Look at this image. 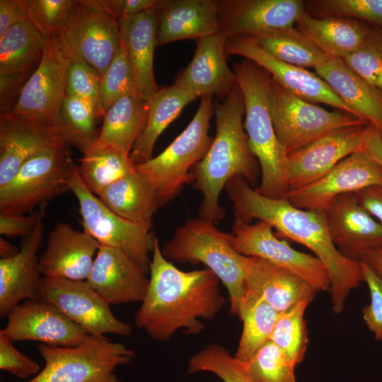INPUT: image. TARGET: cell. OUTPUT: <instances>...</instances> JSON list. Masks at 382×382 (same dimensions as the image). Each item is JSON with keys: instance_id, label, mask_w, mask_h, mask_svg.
Returning <instances> with one entry per match:
<instances>
[{"instance_id": "obj_1", "label": "cell", "mask_w": 382, "mask_h": 382, "mask_svg": "<svg viewBox=\"0 0 382 382\" xmlns=\"http://www.w3.org/2000/svg\"><path fill=\"white\" fill-rule=\"evenodd\" d=\"M225 190L232 202L235 219L244 223L262 221L282 237L300 243L327 268L330 279L332 311L340 314L351 291L362 282L359 262L344 256L334 245L325 211L304 209L287 198L263 196L242 177L232 178Z\"/></svg>"}, {"instance_id": "obj_2", "label": "cell", "mask_w": 382, "mask_h": 382, "mask_svg": "<svg viewBox=\"0 0 382 382\" xmlns=\"http://www.w3.org/2000/svg\"><path fill=\"white\" fill-rule=\"evenodd\" d=\"M145 296L134 316L136 325L154 340H168L178 330L196 335L223 309L219 278L207 268L185 272L163 255L155 238Z\"/></svg>"}, {"instance_id": "obj_3", "label": "cell", "mask_w": 382, "mask_h": 382, "mask_svg": "<svg viewBox=\"0 0 382 382\" xmlns=\"http://www.w3.org/2000/svg\"><path fill=\"white\" fill-rule=\"evenodd\" d=\"M216 134L203 158L192 169L193 187L203 196L199 217L212 222L222 219L220 194L233 177H242L251 186L257 183L260 169L250 152L243 118L245 104L238 85L221 102L214 103Z\"/></svg>"}, {"instance_id": "obj_4", "label": "cell", "mask_w": 382, "mask_h": 382, "mask_svg": "<svg viewBox=\"0 0 382 382\" xmlns=\"http://www.w3.org/2000/svg\"><path fill=\"white\" fill-rule=\"evenodd\" d=\"M233 71L244 100L243 126L248 148L260 169V182L255 190L267 197L287 198V154L276 136L269 106L271 75L245 59L233 65Z\"/></svg>"}, {"instance_id": "obj_5", "label": "cell", "mask_w": 382, "mask_h": 382, "mask_svg": "<svg viewBox=\"0 0 382 382\" xmlns=\"http://www.w3.org/2000/svg\"><path fill=\"white\" fill-rule=\"evenodd\" d=\"M163 256L180 263H202L226 287L230 313L238 316L245 294V255L232 246L230 233L200 217L179 226L161 248Z\"/></svg>"}, {"instance_id": "obj_6", "label": "cell", "mask_w": 382, "mask_h": 382, "mask_svg": "<svg viewBox=\"0 0 382 382\" xmlns=\"http://www.w3.org/2000/svg\"><path fill=\"white\" fill-rule=\"evenodd\" d=\"M214 113L213 96L202 97L199 108L185 129L160 154L136 164L156 189L159 207L175 196L184 185L192 182V168L207 154L213 138L209 135V122Z\"/></svg>"}, {"instance_id": "obj_7", "label": "cell", "mask_w": 382, "mask_h": 382, "mask_svg": "<svg viewBox=\"0 0 382 382\" xmlns=\"http://www.w3.org/2000/svg\"><path fill=\"white\" fill-rule=\"evenodd\" d=\"M45 365L27 382H121L116 368L129 364L135 352L105 335H89L80 345L62 347L37 346Z\"/></svg>"}, {"instance_id": "obj_8", "label": "cell", "mask_w": 382, "mask_h": 382, "mask_svg": "<svg viewBox=\"0 0 382 382\" xmlns=\"http://www.w3.org/2000/svg\"><path fill=\"white\" fill-rule=\"evenodd\" d=\"M75 166L68 144L59 139L37 152L0 188V213L25 214L69 189Z\"/></svg>"}, {"instance_id": "obj_9", "label": "cell", "mask_w": 382, "mask_h": 382, "mask_svg": "<svg viewBox=\"0 0 382 382\" xmlns=\"http://www.w3.org/2000/svg\"><path fill=\"white\" fill-rule=\"evenodd\" d=\"M268 98L276 136L287 154L338 129L369 124L347 112L328 111L306 101L272 76Z\"/></svg>"}, {"instance_id": "obj_10", "label": "cell", "mask_w": 382, "mask_h": 382, "mask_svg": "<svg viewBox=\"0 0 382 382\" xmlns=\"http://www.w3.org/2000/svg\"><path fill=\"white\" fill-rule=\"evenodd\" d=\"M68 184L78 200L83 231L100 245L122 250L146 273L149 272V253L155 239L153 233L110 209L85 185L76 165Z\"/></svg>"}, {"instance_id": "obj_11", "label": "cell", "mask_w": 382, "mask_h": 382, "mask_svg": "<svg viewBox=\"0 0 382 382\" xmlns=\"http://www.w3.org/2000/svg\"><path fill=\"white\" fill-rule=\"evenodd\" d=\"M68 65L65 42L59 37L47 40L37 67L25 82L9 114L37 125L57 129L66 95Z\"/></svg>"}, {"instance_id": "obj_12", "label": "cell", "mask_w": 382, "mask_h": 382, "mask_svg": "<svg viewBox=\"0 0 382 382\" xmlns=\"http://www.w3.org/2000/svg\"><path fill=\"white\" fill-rule=\"evenodd\" d=\"M268 224L234 219L230 241L239 253L265 259L301 277L318 291H330V279L324 264L315 255L294 249L277 238Z\"/></svg>"}, {"instance_id": "obj_13", "label": "cell", "mask_w": 382, "mask_h": 382, "mask_svg": "<svg viewBox=\"0 0 382 382\" xmlns=\"http://www.w3.org/2000/svg\"><path fill=\"white\" fill-rule=\"evenodd\" d=\"M59 37L100 76L122 43L119 20L101 0H76Z\"/></svg>"}, {"instance_id": "obj_14", "label": "cell", "mask_w": 382, "mask_h": 382, "mask_svg": "<svg viewBox=\"0 0 382 382\" xmlns=\"http://www.w3.org/2000/svg\"><path fill=\"white\" fill-rule=\"evenodd\" d=\"M42 299L52 303L88 335L127 336L132 326L117 319L110 304L86 280L43 277Z\"/></svg>"}, {"instance_id": "obj_15", "label": "cell", "mask_w": 382, "mask_h": 382, "mask_svg": "<svg viewBox=\"0 0 382 382\" xmlns=\"http://www.w3.org/2000/svg\"><path fill=\"white\" fill-rule=\"evenodd\" d=\"M369 125L338 129L287 154L289 191L319 180L340 161L363 149Z\"/></svg>"}, {"instance_id": "obj_16", "label": "cell", "mask_w": 382, "mask_h": 382, "mask_svg": "<svg viewBox=\"0 0 382 382\" xmlns=\"http://www.w3.org/2000/svg\"><path fill=\"white\" fill-rule=\"evenodd\" d=\"M304 11L300 0H217L219 31L228 37L291 29Z\"/></svg>"}, {"instance_id": "obj_17", "label": "cell", "mask_w": 382, "mask_h": 382, "mask_svg": "<svg viewBox=\"0 0 382 382\" xmlns=\"http://www.w3.org/2000/svg\"><path fill=\"white\" fill-rule=\"evenodd\" d=\"M380 183L382 165L361 150L340 161L319 180L289 191L287 199L301 209L325 211L337 197Z\"/></svg>"}, {"instance_id": "obj_18", "label": "cell", "mask_w": 382, "mask_h": 382, "mask_svg": "<svg viewBox=\"0 0 382 382\" xmlns=\"http://www.w3.org/2000/svg\"><path fill=\"white\" fill-rule=\"evenodd\" d=\"M7 317V324L0 333L13 342L31 340L72 347L89 335L57 306L44 299L25 300L15 306Z\"/></svg>"}, {"instance_id": "obj_19", "label": "cell", "mask_w": 382, "mask_h": 382, "mask_svg": "<svg viewBox=\"0 0 382 382\" xmlns=\"http://www.w3.org/2000/svg\"><path fill=\"white\" fill-rule=\"evenodd\" d=\"M226 53L227 57L238 55L255 63L267 71L282 86L306 101L324 103L357 116L317 74L274 57L250 37H228Z\"/></svg>"}, {"instance_id": "obj_20", "label": "cell", "mask_w": 382, "mask_h": 382, "mask_svg": "<svg viewBox=\"0 0 382 382\" xmlns=\"http://www.w3.org/2000/svg\"><path fill=\"white\" fill-rule=\"evenodd\" d=\"M325 213L332 241L346 257L359 262L382 248V224L361 206L355 193L337 197Z\"/></svg>"}, {"instance_id": "obj_21", "label": "cell", "mask_w": 382, "mask_h": 382, "mask_svg": "<svg viewBox=\"0 0 382 382\" xmlns=\"http://www.w3.org/2000/svg\"><path fill=\"white\" fill-rule=\"evenodd\" d=\"M228 36L219 31L197 40L190 63L175 79L174 84L197 98L224 97L236 86V75L226 62Z\"/></svg>"}, {"instance_id": "obj_22", "label": "cell", "mask_w": 382, "mask_h": 382, "mask_svg": "<svg viewBox=\"0 0 382 382\" xmlns=\"http://www.w3.org/2000/svg\"><path fill=\"white\" fill-rule=\"evenodd\" d=\"M99 246L83 230L59 222L50 231L46 248L39 258L40 272L44 277L86 280Z\"/></svg>"}, {"instance_id": "obj_23", "label": "cell", "mask_w": 382, "mask_h": 382, "mask_svg": "<svg viewBox=\"0 0 382 382\" xmlns=\"http://www.w3.org/2000/svg\"><path fill=\"white\" fill-rule=\"evenodd\" d=\"M122 250L100 245L86 279L110 305L141 302L149 279Z\"/></svg>"}, {"instance_id": "obj_24", "label": "cell", "mask_w": 382, "mask_h": 382, "mask_svg": "<svg viewBox=\"0 0 382 382\" xmlns=\"http://www.w3.org/2000/svg\"><path fill=\"white\" fill-rule=\"evenodd\" d=\"M44 223L23 238L15 256L0 259V316L6 317L22 300H41L42 278L37 253L42 245Z\"/></svg>"}, {"instance_id": "obj_25", "label": "cell", "mask_w": 382, "mask_h": 382, "mask_svg": "<svg viewBox=\"0 0 382 382\" xmlns=\"http://www.w3.org/2000/svg\"><path fill=\"white\" fill-rule=\"evenodd\" d=\"M245 292L260 297L279 313L318 291L297 274L265 259L245 255Z\"/></svg>"}, {"instance_id": "obj_26", "label": "cell", "mask_w": 382, "mask_h": 382, "mask_svg": "<svg viewBox=\"0 0 382 382\" xmlns=\"http://www.w3.org/2000/svg\"><path fill=\"white\" fill-rule=\"evenodd\" d=\"M157 13L158 45L219 31L217 0H163Z\"/></svg>"}, {"instance_id": "obj_27", "label": "cell", "mask_w": 382, "mask_h": 382, "mask_svg": "<svg viewBox=\"0 0 382 382\" xmlns=\"http://www.w3.org/2000/svg\"><path fill=\"white\" fill-rule=\"evenodd\" d=\"M59 139L62 138L57 129L11 114L0 115V188L13 178L28 159Z\"/></svg>"}, {"instance_id": "obj_28", "label": "cell", "mask_w": 382, "mask_h": 382, "mask_svg": "<svg viewBox=\"0 0 382 382\" xmlns=\"http://www.w3.org/2000/svg\"><path fill=\"white\" fill-rule=\"evenodd\" d=\"M122 44L134 69L143 98L149 100L158 91L154 73L158 45V13L151 10L119 19Z\"/></svg>"}, {"instance_id": "obj_29", "label": "cell", "mask_w": 382, "mask_h": 382, "mask_svg": "<svg viewBox=\"0 0 382 382\" xmlns=\"http://www.w3.org/2000/svg\"><path fill=\"white\" fill-rule=\"evenodd\" d=\"M337 96L355 114L378 132L382 129V93L350 69L340 58H332L315 69Z\"/></svg>"}, {"instance_id": "obj_30", "label": "cell", "mask_w": 382, "mask_h": 382, "mask_svg": "<svg viewBox=\"0 0 382 382\" xmlns=\"http://www.w3.org/2000/svg\"><path fill=\"white\" fill-rule=\"evenodd\" d=\"M296 28L328 57L340 59L356 51L371 29L367 23L354 18H318L306 11Z\"/></svg>"}, {"instance_id": "obj_31", "label": "cell", "mask_w": 382, "mask_h": 382, "mask_svg": "<svg viewBox=\"0 0 382 382\" xmlns=\"http://www.w3.org/2000/svg\"><path fill=\"white\" fill-rule=\"evenodd\" d=\"M98 197L120 216L151 231L154 214L160 207L155 187L142 173L136 169L105 188Z\"/></svg>"}, {"instance_id": "obj_32", "label": "cell", "mask_w": 382, "mask_h": 382, "mask_svg": "<svg viewBox=\"0 0 382 382\" xmlns=\"http://www.w3.org/2000/svg\"><path fill=\"white\" fill-rule=\"evenodd\" d=\"M197 97L174 83L159 88L149 100L145 126L130 153L135 164L151 159L156 141L183 109Z\"/></svg>"}, {"instance_id": "obj_33", "label": "cell", "mask_w": 382, "mask_h": 382, "mask_svg": "<svg viewBox=\"0 0 382 382\" xmlns=\"http://www.w3.org/2000/svg\"><path fill=\"white\" fill-rule=\"evenodd\" d=\"M149 107V100L141 95L120 98L105 114L94 144L110 146L130 154L145 126Z\"/></svg>"}, {"instance_id": "obj_34", "label": "cell", "mask_w": 382, "mask_h": 382, "mask_svg": "<svg viewBox=\"0 0 382 382\" xmlns=\"http://www.w3.org/2000/svg\"><path fill=\"white\" fill-rule=\"evenodd\" d=\"M47 42L28 20L10 28L0 36V74H32Z\"/></svg>"}, {"instance_id": "obj_35", "label": "cell", "mask_w": 382, "mask_h": 382, "mask_svg": "<svg viewBox=\"0 0 382 382\" xmlns=\"http://www.w3.org/2000/svg\"><path fill=\"white\" fill-rule=\"evenodd\" d=\"M80 161L79 174L96 196L109 185L136 171V164L129 154L110 146L93 144L83 154Z\"/></svg>"}, {"instance_id": "obj_36", "label": "cell", "mask_w": 382, "mask_h": 382, "mask_svg": "<svg viewBox=\"0 0 382 382\" xmlns=\"http://www.w3.org/2000/svg\"><path fill=\"white\" fill-rule=\"evenodd\" d=\"M279 313L260 297L245 292L238 317L243 329L234 357L245 363L270 337Z\"/></svg>"}, {"instance_id": "obj_37", "label": "cell", "mask_w": 382, "mask_h": 382, "mask_svg": "<svg viewBox=\"0 0 382 382\" xmlns=\"http://www.w3.org/2000/svg\"><path fill=\"white\" fill-rule=\"evenodd\" d=\"M96 105L91 100L73 95H66L59 112L57 129L62 139L85 153L96 141L100 130Z\"/></svg>"}, {"instance_id": "obj_38", "label": "cell", "mask_w": 382, "mask_h": 382, "mask_svg": "<svg viewBox=\"0 0 382 382\" xmlns=\"http://www.w3.org/2000/svg\"><path fill=\"white\" fill-rule=\"evenodd\" d=\"M252 38L274 57L296 66L316 69L332 59L296 27Z\"/></svg>"}, {"instance_id": "obj_39", "label": "cell", "mask_w": 382, "mask_h": 382, "mask_svg": "<svg viewBox=\"0 0 382 382\" xmlns=\"http://www.w3.org/2000/svg\"><path fill=\"white\" fill-rule=\"evenodd\" d=\"M134 95L141 96L134 69L121 43L112 60L100 76L98 117H104L112 104L120 98Z\"/></svg>"}, {"instance_id": "obj_40", "label": "cell", "mask_w": 382, "mask_h": 382, "mask_svg": "<svg viewBox=\"0 0 382 382\" xmlns=\"http://www.w3.org/2000/svg\"><path fill=\"white\" fill-rule=\"evenodd\" d=\"M310 303L301 301L279 313L270 337V340L296 366L304 359L308 347V330L304 314Z\"/></svg>"}, {"instance_id": "obj_41", "label": "cell", "mask_w": 382, "mask_h": 382, "mask_svg": "<svg viewBox=\"0 0 382 382\" xmlns=\"http://www.w3.org/2000/svg\"><path fill=\"white\" fill-rule=\"evenodd\" d=\"M201 371L212 373L223 382H257L243 362L218 344L205 346L190 358L187 373Z\"/></svg>"}, {"instance_id": "obj_42", "label": "cell", "mask_w": 382, "mask_h": 382, "mask_svg": "<svg viewBox=\"0 0 382 382\" xmlns=\"http://www.w3.org/2000/svg\"><path fill=\"white\" fill-rule=\"evenodd\" d=\"M244 364L257 382H296V365L271 340Z\"/></svg>"}, {"instance_id": "obj_43", "label": "cell", "mask_w": 382, "mask_h": 382, "mask_svg": "<svg viewBox=\"0 0 382 382\" xmlns=\"http://www.w3.org/2000/svg\"><path fill=\"white\" fill-rule=\"evenodd\" d=\"M28 21L47 40L59 37L76 0H22Z\"/></svg>"}, {"instance_id": "obj_44", "label": "cell", "mask_w": 382, "mask_h": 382, "mask_svg": "<svg viewBox=\"0 0 382 382\" xmlns=\"http://www.w3.org/2000/svg\"><path fill=\"white\" fill-rule=\"evenodd\" d=\"M342 59L382 93V28H371L361 46Z\"/></svg>"}, {"instance_id": "obj_45", "label": "cell", "mask_w": 382, "mask_h": 382, "mask_svg": "<svg viewBox=\"0 0 382 382\" xmlns=\"http://www.w3.org/2000/svg\"><path fill=\"white\" fill-rule=\"evenodd\" d=\"M308 4L320 18H352L382 28V0H319Z\"/></svg>"}, {"instance_id": "obj_46", "label": "cell", "mask_w": 382, "mask_h": 382, "mask_svg": "<svg viewBox=\"0 0 382 382\" xmlns=\"http://www.w3.org/2000/svg\"><path fill=\"white\" fill-rule=\"evenodd\" d=\"M66 45L69 56L66 95L86 98L96 105L98 110L100 75L96 69L73 51L66 44Z\"/></svg>"}, {"instance_id": "obj_47", "label": "cell", "mask_w": 382, "mask_h": 382, "mask_svg": "<svg viewBox=\"0 0 382 382\" xmlns=\"http://www.w3.org/2000/svg\"><path fill=\"white\" fill-rule=\"evenodd\" d=\"M362 282L369 290L370 303L362 309V318L376 340L382 341V281L364 260L359 261Z\"/></svg>"}, {"instance_id": "obj_48", "label": "cell", "mask_w": 382, "mask_h": 382, "mask_svg": "<svg viewBox=\"0 0 382 382\" xmlns=\"http://www.w3.org/2000/svg\"><path fill=\"white\" fill-rule=\"evenodd\" d=\"M13 342L0 333V369L21 378L37 374L40 365L19 352Z\"/></svg>"}, {"instance_id": "obj_49", "label": "cell", "mask_w": 382, "mask_h": 382, "mask_svg": "<svg viewBox=\"0 0 382 382\" xmlns=\"http://www.w3.org/2000/svg\"><path fill=\"white\" fill-rule=\"evenodd\" d=\"M47 204H43L28 214H9L0 213V234L1 236L23 238L30 235L37 225L43 221Z\"/></svg>"}, {"instance_id": "obj_50", "label": "cell", "mask_w": 382, "mask_h": 382, "mask_svg": "<svg viewBox=\"0 0 382 382\" xmlns=\"http://www.w3.org/2000/svg\"><path fill=\"white\" fill-rule=\"evenodd\" d=\"M20 74H0V115L11 113L29 79Z\"/></svg>"}, {"instance_id": "obj_51", "label": "cell", "mask_w": 382, "mask_h": 382, "mask_svg": "<svg viewBox=\"0 0 382 382\" xmlns=\"http://www.w3.org/2000/svg\"><path fill=\"white\" fill-rule=\"evenodd\" d=\"M105 8L118 20L151 10H158L163 0H101Z\"/></svg>"}, {"instance_id": "obj_52", "label": "cell", "mask_w": 382, "mask_h": 382, "mask_svg": "<svg viewBox=\"0 0 382 382\" xmlns=\"http://www.w3.org/2000/svg\"><path fill=\"white\" fill-rule=\"evenodd\" d=\"M28 20L22 0H0V36L12 26Z\"/></svg>"}, {"instance_id": "obj_53", "label": "cell", "mask_w": 382, "mask_h": 382, "mask_svg": "<svg viewBox=\"0 0 382 382\" xmlns=\"http://www.w3.org/2000/svg\"><path fill=\"white\" fill-rule=\"evenodd\" d=\"M355 195L361 206L382 224V183L365 187Z\"/></svg>"}, {"instance_id": "obj_54", "label": "cell", "mask_w": 382, "mask_h": 382, "mask_svg": "<svg viewBox=\"0 0 382 382\" xmlns=\"http://www.w3.org/2000/svg\"><path fill=\"white\" fill-rule=\"evenodd\" d=\"M362 150L382 165V139L379 132L371 125H369Z\"/></svg>"}, {"instance_id": "obj_55", "label": "cell", "mask_w": 382, "mask_h": 382, "mask_svg": "<svg viewBox=\"0 0 382 382\" xmlns=\"http://www.w3.org/2000/svg\"><path fill=\"white\" fill-rule=\"evenodd\" d=\"M361 260L366 261L382 281V248L370 253Z\"/></svg>"}, {"instance_id": "obj_56", "label": "cell", "mask_w": 382, "mask_h": 382, "mask_svg": "<svg viewBox=\"0 0 382 382\" xmlns=\"http://www.w3.org/2000/svg\"><path fill=\"white\" fill-rule=\"evenodd\" d=\"M20 251L16 246L13 245L2 236L0 238V256L1 259H7L17 255Z\"/></svg>"}, {"instance_id": "obj_57", "label": "cell", "mask_w": 382, "mask_h": 382, "mask_svg": "<svg viewBox=\"0 0 382 382\" xmlns=\"http://www.w3.org/2000/svg\"><path fill=\"white\" fill-rule=\"evenodd\" d=\"M379 134H380L381 139H382V129L381 131H379Z\"/></svg>"}]
</instances>
